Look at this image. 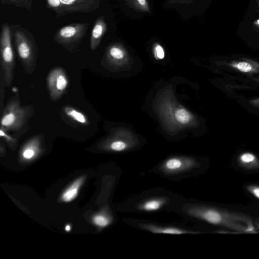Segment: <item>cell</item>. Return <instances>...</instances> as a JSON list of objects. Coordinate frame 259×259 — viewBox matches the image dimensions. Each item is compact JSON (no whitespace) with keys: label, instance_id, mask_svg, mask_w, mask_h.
<instances>
[{"label":"cell","instance_id":"cell-1","mask_svg":"<svg viewBox=\"0 0 259 259\" xmlns=\"http://www.w3.org/2000/svg\"><path fill=\"white\" fill-rule=\"evenodd\" d=\"M183 211L192 218L239 232L254 230L250 217L242 213L208 205L187 204Z\"/></svg>","mask_w":259,"mask_h":259},{"label":"cell","instance_id":"cell-2","mask_svg":"<svg viewBox=\"0 0 259 259\" xmlns=\"http://www.w3.org/2000/svg\"><path fill=\"white\" fill-rule=\"evenodd\" d=\"M34 112L33 105H22L17 94L10 99L1 112V127L19 137L28 131V123Z\"/></svg>","mask_w":259,"mask_h":259},{"label":"cell","instance_id":"cell-3","mask_svg":"<svg viewBox=\"0 0 259 259\" xmlns=\"http://www.w3.org/2000/svg\"><path fill=\"white\" fill-rule=\"evenodd\" d=\"M14 45L22 65L29 75L35 70L38 48L33 35L25 28L14 24L11 27Z\"/></svg>","mask_w":259,"mask_h":259},{"label":"cell","instance_id":"cell-4","mask_svg":"<svg viewBox=\"0 0 259 259\" xmlns=\"http://www.w3.org/2000/svg\"><path fill=\"white\" fill-rule=\"evenodd\" d=\"M11 29L8 23L2 27L0 39L1 68L6 88H10L14 79L16 67L12 45Z\"/></svg>","mask_w":259,"mask_h":259},{"label":"cell","instance_id":"cell-5","mask_svg":"<svg viewBox=\"0 0 259 259\" xmlns=\"http://www.w3.org/2000/svg\"><path fill=\"white\" fill-rule=\"evenodd\" d=\"M90 23H74L58 29L53 37L54 41L68 51L76 52L86 35Z\"/></svg>","mask_w":259,"mask_h":259},{"label":"cell","instance_id":"cell-6","mask_svg":"<svg viewBox=\"0 0 259 259\" xmlns=\"http://www.w3.org/2000/svg\"><path fill=\"white\" fill-rule=\"evenodd\" d=\"M69 84L64 70L57 66L52 69L47 77V85L51 100L56 102L65 93Z\"/></svg>","mask_w":259,"mask_h":259},{"label":"cell","instance_id":"cell-7","mask_svg":"<svg viewBox=\"0 0 259 259\" xmlns=\"http://www.w3.org/2000/svg\"><path fill=\"white\" fill-rule=\"evenodd\" d=\"M197 165L196 161L192 158L172 157L161 164L159 169L164 174L173 175L188 171Z\"/></svg>","mask_w":259,"mask_h":259},{"label":"cell","instance_id":"cell-8","mask_svg":"<svg viewBox=\"0 0 259 259\" xmlns=\"http://www.w3.org/2000/svg\"><path fill=\"white\" fill-rule=\"evenodd\" d=\"M66 14L89 13L97 9L100 0H60Z\"/></svg>","mask_w":259,"mask_h":259},{"label":"cell","instance_id":"cell-9","mask_svg":"<svg viewBox=\"0 0 259 259\" xmlns=\"http://www.w3.org/2000/svg\"><path fill=\"white\" fill-rule=\"evenodd\" d=\"M44 135L39 134L32 137L24 145L21 151L22 157L26 160L34 158L41 151Z\"/></svg>","mask_w":259,"mask_h":259},{"label":"cell","instance_id":"cell-10","mask_svg":"<svg viewBox=\"0 0 259 259\" xmlns=\"http://www.w3.org/2000/svg\"><path fill=\"white\" fill-rule=\"evenodd\" d=\"M225 64L239 72L245 73H259V62L249 59L232 60Z\"/></svg>","mask_w":259,"mask_h":259},{"label":"cell","instance_id":"cell-11","mask_svg":"<svg viewBox=\"0 0 259 259\" xmlns=\"http://www.w3.org/2000/svg\"><path fill=\"white\" fill-rule=\"evenodd\" d=\"M139 227L155 234H196L200 232L186 230L174 227H163L151 224H139Z\"/></svg>","mask_w":259,"mask_h":259},{"label":"cell","instance_id":"cell-12","mask_svg":"<svg viewBox=\"0 0 259 259\" xmlns=\"http://www.w3.org/2000/svg\"><path fill=\"white\" fill-rule=\"evenodd\" d=\"M106 30V24L104 17H99L95 21L90 38V48L95 51L99 46Z\"/></svg>","mask_w":259,"mask_h":259},{"label":"cell","instance_id":"cell-13","mask_svg":"<svg viewBox=\"0 0 259 259\" xmlns=\"http://www.w3.org/2000/svg\"><path fill=\"white\" fill-rule=\"evenodd\" d=\"M169 199L167 197H158L145 200L136 205L137 209L144 211H155L159 210L167 203Z\"/></svg>","mask_w":259,"mask_h":259},{"label":"cell","instance_id":"cell-14","mask_svg":"<svg viewBox=\"0 0 259 259\" xmlns=\"http://www.w3.org/2000/svg\"><path fill=\"white\" fill-rule=\"evenodd\" d=\"M62 111L64 116L74 124L83 126L90 124L87 116L72 106L70 105L64 106Z\"/></svg>","mask_w":259,"mask_h":259},{"label":"cell","instance_id":"cell-15","mask_svg":"<svg viewBox=\"0 0 259 259\" xmlns=\"http://www.w3.org/2000/svg\"><path fill=\"white\" fill-rule=\"evenodd\" d=\"M238 164L247 169H259V158L254 154L245 152L239 154L237 159Z\"/></svg>","mask_w":259,"mask_h":259},{"label":"cell","instance_id":"cell-16","mask_svg":"<svg viewBox=\"0 0 259 259\" xmlns=\"http://www.w3.org/2000/svg\"><path fill=\"white\" fill-rule=\"evenodd\" d=\"M84 180V177H81L76 180L63 192L61 196V200L65 202L73 200L77 196L78 191Z\"/></svg>","mask_w":259,"mask_h":259},{"label":"cell","instance_id":"cell-17","mask_svg":"<svg viewBox=\"0 0 259 259\" xmlns=\"http://www.w3.org/2000/svg\"><path fill=\"white\" fill-rule=\"evenodd\" d=\"M1 2L3 5H11L32 11L33 0H1Z\"/></svg>","mask_w":259,"mask_h":259},{"label":"cell","instance_id":"cell-18","mask_svg":"<svg viewBox=\"0 0 259 259\" xmlns=\"http://www.w3.org/2000/svg\"><path fill=\"white\" fill-rule=\"evenodd\" d=\"M49 9L52 10L57 17L66 15L60 0H47Z\"/></svg>","mask_w":259,"mask_h":259},{"label":"cell","instance_id":"cell-19","mask_svg":"<svg viewBox=\"0 0 259 259\" xmlns=\"http://www.w3.org/2000/svg\"><path fill=\"white\" fill-rule=\"evenodd\" d=\"M93 222L98 227H105L110 224L111 219L106 215L99 214L94 217Z\"/></svg>","mask_w":259,"mask_h":259},{"label":"cell","instance_id":"cell-20","mask_svg":"<svg viewBox=\"0 0 259 259\" xmlns=\"http://www.w3.org/2000/svg\"><path fill=\"white\" fill-rule=\"evenodd\" d=\"M112 59L119 60L124 56L123 51L118 47L113 46L111 47L108 51L107 54Z\"/></svg>","mask_w":259,"mask_h":259},{"label":"cell","instance_id":"cell-21","mask_svg":"<svg viewBox=\"0 0 259 259\" xmlns=\"http://www.w3.org/2000/svg\"><path fill=\"white\" fill-rule=\"evenodd\" d=\"M176 118L180 122L185 124L188 122L190 119V114L185 109H178L176 112Z\"/></svg>","mask_w":259,"mask_h":259},{"label":"cell","instance_id":"cell-22","mask_svg":"<svg viewBox=\"0 0 259 259\" xmlns=\"http://www.w3.org/2000/svg\"><path fill=\"white\" fill-rule=\"evenodd\" d=\"M9 133V132L1 127L0 137L1 139H3L8 144L12 146L16 143L17 140V137L15 136L10 135Z\"/></svg>","mask_w":259,"mask_h":259},{"label":"cell","instance_id":"cell-23","mask_svg":"<svg viewBox=\"0 0 259 259\" xmlns=\"http://www.w3.org/2000/svg\"><path fill=\"white\" fill-rule=\"evenodd\" d=\"M5 87H6L3 73L0 69V111H3L4 99L5 95Z\"/></svg>","mask_w":259,"mask_h":259},{"label":"cell","instance_id":"cell-24","mask_svg":"<svg viewBox=\"0 0 259 259\" xmlns=\"http://www.w3.org/2000/svg\"><path fill=\"white\" fill-rule=\"evenodd\" d=\"M125 143L121 141H114L110 144V149L114 151H121L126 148Z\"/></svg>","mask_w":259,"mask_h":259},{"label":"cell","instance_id":"cell-25","mask_svg":"<svg viewBox=\"0 0 259 259\" xmlns=\"http://www.w3.org/2000/svg\"><path fill=\"white\" fill-rule=\"evenodd\" d=\"M245 188L250 194L259 200V185H247Z\"/></svg>","mask_w":259,"mask_h":259},{"label":"cell","instance_id":"cell-26","mask_svg":"<svg viewBox=\"0 0 259 259\" xmlns=\"http://www.w3.org/2000/svg\"><path fill=\"white\" fill-rule=\"evenodd\" d=\"M133 2L137 7L144 11H148L149 7L147 0H133Z\"/></svg>","mask_w":259,"mask_h":259},{"label":"cell","instance_id":"cell-27","mask_svg":"<svg viewBox=\"0 0 259 259\" xmlns=\"http://www.w3.org/2000/svg\"><path fill=\"white\" fill-rule=\"evenodd\" d=\"M154 53L157 58L162 59L164 57V52L162 47L157 45L154 48Z\"/></svg>","mask_w":259,"mask_h":259},{"label":"cell","instance_id":"cell-28","mask_svg":"<svg viewBox=\"0 0 259 259\" xmlns=\"http://www.w3.org/2000/svg\"><path fill=\"white\" fill-rule=\"evenodd\" d=\"M249 103L253 106H259V98L251 100L249 101Z\"/></svg>","mask_w":259,"mask_h":259},{"label":"cell","instance_id":"cell-29","mask_svg":"<svg viewBox=\"0 0 259 259\" xmlns=\"http://www.w3.org/2000/svg\"><path fill=\"white\" fill-rule=\"evenodd\" d=\"M253 26L256 29L259 30V19L253 22Z\"/></svg>","mask_w":259,"mask_h":259},{"label":"cell","instance_id":"cell-30","mask_svg":"<svg viewBox=\"0 0 259 259\" xmlns=\"http://www.w3.org/2000/svg\"><path fill=\"white\" fill-rule=\"evenodd\" d=\"M70 229H71V227L70 225H66V227H65V230L67 231V232H69L70 231Z\"/></svg>","mask_w":259,"mask_h":259},{"label":"cell","instance_id":"cell-31","mask_svg":"<svg viewBox=\"0 0 259 259\" xmlns=\"http://www.w3.org/2000/svg\"><path fill=\"white\" fill-rule=\"evenodd\" d=\"M258 8L259 10V0H256Z\"/></svg>","mask_w":259,"mask_h":259}]
</instances>
